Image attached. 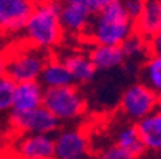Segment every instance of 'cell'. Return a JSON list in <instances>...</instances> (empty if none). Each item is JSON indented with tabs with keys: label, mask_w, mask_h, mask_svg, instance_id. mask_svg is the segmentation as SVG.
<instances>
[{
	"label": "cell",
	"mask_w": 161,
	"mask_h": 159,
	"mask_svg": "<svg viewBox=\"0 0 161 159\" xmlns=\"http://www.w3.org/2000/svg\"><path fill=\"white\" fill-rule=\"evenodd\" d=\"M65 36L59 0H36L33 12L22 32V40L43 52L52 53L62 45Z\"/></svg>",
	"instance_id": "1"
},
{
	"label": "cell",
	"mask_w": 161,
	"mask_h": 159,
	"mask_svg": "<svg viewBox=\"0 0 161 159\" xmlns=\"http://www.w3.org/2000/svg\"><path fill=\"white\" fill-rule=\"evenodd\" d=\"M132 33H135L134 20L127 14L119 0H115L92 17L80 39L91 46H121Z\"/></svg>",
	"instance_id": "2"
},
{
	"label": "cell",
	"mask_w": 161,
	"mask_h": 159,
	"mask_svg": "<svg viewBox=\"0 0 161 159\" xmlns=\"http://www.w3.org/2000/svg\"><path fill=\"white\" fill-rule=\"evenodd\" d=\"M4 55L6 76L10 77L14 83H20L39 80L45 65L52 53L43 52L22 40V43L9 47Z\"/></svg>",
	"instance_id": "3"
},
{
	"label": "cell",
	"mask_w": 161,
	"mask_h": 159,
	"mask_svg": "<svg viewBox=\"0 0 161 159\" xmlns=\"http://www.w3.org/2000/svg\"><path fill=\"white\" fill-rule=\"evenodd\" d=\"M43 106L62 125L78 122L88 110L86 98L78 85L46 89Z\"/></svg>",
	"instance_id": "4"
},
{
	"label": "cell",
	"mask_w": 161,
	"mask_h": 159,
	"mask_svg": "<svg viewBox=\"0 0 161 159\" xmlns=\"http://www.w3.org/2000/svg\"><path fill=\"white\" fill-rule=\"evenodd\" d=\"M161 105L158 95L142 82L131 83L121 93L118 108L121 115L130 122H140Z\"/></svg>",
	"instance_id": "5"
},
{
	"label": "cell",
	"mask_w": 161,
	"mask_h": 159,
	"mask_svg": "<svg viewBox=\"0 0 161 159\" xmlns=\"http://www.w3.org/2000/svg\"><path fill=\"white\" fill-rule=\"evenodd\" d=\"M9 123L17 135H55L62 126L45 106L26 113H10Z\"/></svg>",
	"instance_id": "6"
},
{
	"label": "cell",
	"mask_w": 161,
	"mask_h": 159,
	"mask_svg": "<svg viewBox=\"0 0 161 159\" xmlns=\"http://www.w3.org/2000/svg\"><path fill=\"white\" fill-rule=\"evenodd\" d=\"M55 158L56 159H84L91 155V140L82 128L65 126L53 135Z\"/></svg>",
	"instance_id": "7"
},
{
	"label": "cell",
	"mask_w": 161,
	"mask_h": 159,
	"mask_svg": "<svg viewBox=\"0 0 161 159\" xmlns=\"http://www.w3.org/2000/svg\"><path fill=\"white\" fill-rule=\"evenodd\" d=\"M35 3V0H0V34H22Z\"/></svg>",
	"instance_id": "8"
},
{
	"label": "cell",
	"mask_w": 161,
	"mask_h": 159,
	"mask_svg": "<svg viewBox=\"0 0 161 159\" xmlns=\"http://www.w3.org/2000/svg\"><path fill=\"white\" fill-rule=\"evenodd\" d=\"M12 152L14 159H56L53 135H19Z\"/></svg>",
	"instance_id": "9"
},
{
	"label": "cell",
	"mask_w": 161,
	"mask_h": 159,
	"mask_svg": "<svg viewBox=\"0 0 161 159\" xmlns=\"http://www.w3.org/2000/svg\"><path fill=\"white\" fill-rule=\"evenodd\" d=\"M60 3V20L64 24L66 36H75L78 39L84 36L94 14L82 4L72 0H59Z\"/></svg>",
	"instance_id": "10"
},
{
	"label": "cell",
	"mask_w": 161,
	"mask_h": 159,
	"mask_svg": "<svg viewBox=\"0 0 161 159\" xmlns=\"http://www.w3.org/2000/svg\"><path fill=\"white\" fill-rule=\"evenodd\" d=\"M45 87L39 80L16 83L12 100V109L9 113H26L43 106Z\"/></svg>",
	"instance_id": "11"
},
{
	"label": "cell",
	"mask_w": 161,
	"mask_h": 159,
	"mask_svg": "<svg viewBox=\"0 0 161 159\" xmlns=\"http://www.w3.org/2000/svg\"><path fill=\"white\" fill-rule=\"evenodd\" d=\"M59 57L66 65L69 73L72 75L74 83L78 86L89 85L97 76L98 70L88 53L79 52V50H70Z\"/></svg>",
	"instance_id": "12"
},
{
	"label": "cell",
	"mask_w": 161,
	"mask_h": 159,
	"mask_svg": "<svg viewBox=\"0 0 161 159\" xmlns=\"http://www.w3.org/2000/svg\"><path fill=\"white\" fill-rule=\"evenodd\" d=\"M135 125L145 149L154 153H161V105Z\"/></svg>",
	"instance_id": "13"
},
{
	"label": "cell",
	"mask_w": 161,
	"mask_h": 159,
	"mask_svg": "<svg viewBox=\"0 0 161 159\" xmlns=\"http://www.w3.org/2000/svg\"><path fill=\"white\" fill-rule=\"evenodd\" d=\"M92 63L98 72H111L121 67L125 60L124 50L121 46H105V45H94L88 52Z\"/></svg>",
	"instance_id": "14"
},
{
	"label": "cell",
	"mask_w": 161,
	"mask_h": 159,
	"mask_svg": "<svg viewBox=\"0 0 161 159\" xmlns=\"http://www.w3.org/2000/svg\"><path fill=\"white\" fill-rule=\"evenodd\" d=\"M39 82L43 85L45 89H53V87H64L69 85H75L72 75L69 73L66 65L59 56H55L53 53L47 59L43 67V72L40 75Z\"/></svg>",
	"instance_id": "15"
},
{
	"label": "cell",
	"mask_w": 161,
	"mask_h": 159,
	"mask_svg": "<svg viewBox=\"0 0 161 159\" xmlns=\"http://www.w3.org/2000/svg\"><path fill=\"white\" fill-rule=\"evenodd\" d=\"M135 33L150 39L161 32V0H145V6L134 22Z\"/></svg>",
	"instance_id": "16"
},
{
	"label": "cell",
	"mask_w": 161,
	"mask_h": 159,
	"mask_svg": "<svg viewBox=\"0 0 161 159\" xmlns=\"http://www.w3.org/2000/svg\"><path fill=\"white\" fill-rule=\"evenodd\" d=\"M112 139H114V142H112L114 145L128 151L130 153L138 156V158H141V156L147 152L145 145L142 143L141 136H140V133H138L137 125H135L134 122L127 120L125 123L119 125L117 129L114 130V138H112Z\"/></svg>",
	"instance_id": "17"
},
{
	"label": "cell",
	"mask_w": 161,
	"mask_h": 159,
	"mask_svg": "<svg viewBox=\"0 0 161 159\" xmlns=\"http://www.w3.org/2000/svg\"><path fill=\"white\" fill-rule=\"evenodd\" d=\"M140 82L154 90L161 99V57L148 56L138 70Z\"/></svg>",
	"instance_id": "18"
},
{
	"label": "cell",
	"mask_w": 161,
	"mask_h": 159,
	"mask_svg": "<svg viewBox=\"0 0 161 159\" xmlns=\"http://www.w3.org/2000/svg\"><path fill=\"white\" fill-rule=\"evenodd\" d=\"M122 50L125 55V60L127 62H135V60H141L144 63L145 59L150 56L148 53V45H147V39L141 37L140 34L132 33L124 43L121 45Z\"/></svg>",
	"instance_id": "19"
},
{
	"label": "cell",
	"mask_w": 161,
	"mask_h": 159,
	"mask_svg": "<svg viewBox=\"0 0 161 159\" xmlns=\"http://www.w3.org/2000/svg\"><path fill=\"white\" fill-rule=\"evenodd\" d=\"M16 83L7 76L0 77V115L10 112Z\"/></svg>",
	"instance_id": "20"
},
{
	"label": "cell",
	"mask_w": 161,
	"mask_h": 159,
	"mask_svg": "<svg viewBox=\"0 0 161 159\" xmlns=\"http://www.w3.org/2000/svg\"><path fill=\"white\" fill-rule=\"evenodd\" d=\"M94 159H140V158L132 155V153H130L128 151L119 148V146L111 143V145L102 148V149L94 156Z\"/></svg>",
	"instance_id": "21"
},
{
	"label": "cell",
	"mask_w": 161,
	"mask_h": 159,
	"mask_svg": "<svg viewBox=\"0 0 161 159\" xmlns=\"http://www.w3.org/2000/svg\"><path fill=\"white\" fill-rule=\"evenodd\" d=\"M119 2L124 7V10L127 12V14L134 22L138 19V16L141 14V12L145 6V0H119Z\"/></svg>",
	"instance_id": "22"
},
{
	"label": "cell",
	"mask_w": 161,
	"mask_h": 159,
	"mask_svg": "<svg viewBox=\"0 0 161 159\" xmlns=\"http://www.w3.org/2000/svg\"><path fill=\"white\" fill-rule=\"evenodd\" d=\"M72 2H76V3L82 4L85 9H88L91 13L95 16V14L99 13L104 7H107L108 4L115 2V0H72Z\"/></svg>",
	"instance_id": "23"
},
{
	"label": "cell",
	"mask_w": 161,
	"mask_h": 159,
	"mask_svg": "<svg viewBox=\"0 0 161 159\" xmlns=\"http://www.w3.org/2000/svg\"><path fill=\"white\" fill-rule=\"evenodd\" d=\"M147 45H148V53H150V56L161 57V32H158L157 34L150 37V39L147 40Z\"/></svg>",
	"instance_id": "24"
},
{
	"label": "cell",
	"mask_w": 161,
	"mask_h": 159,
	"mask_svg": "<svg viewBox=\"0 0 161 159\" xmlns=\"http://www.w3.org/2000/svg\"><path fill=\"white\" fill-rule=\"evenodd\" d=\"M6 76V55L0 52V77Z\"/></svg>",
	"instance_id": "25"
},
{
	"label": "cell",
	"mask_w": 161,
	"mask_h": 159,
	"mask_svg": "<svg viewBox=\"0 0 161 159\" xmlns=\"http://www.w3.org/2000/svg\"><path fill=\"white\" fill-rule=\"evenodd\" d=\"M158 159H161V153H160V156H158Z\"/></svg>",
	"instance_id": "26"
},
{
	"label": "cell",
	"mask_w": 161,
	"mask_h": 159,
	"mask_svg": "<svg viewBox=\"0 0 161 159\" xmlns=\"http://www.w3.org/2000/svg\"><path fill=\"white\" fill-rule=\"evenodd\" d=\"M84 159H89V158H84Z\"/></svg>",
	"instance_id": "27"
},
{
	"label": "cell",
	"mask_w": 161,
	"mask_h": 159,
	"mask_svg": "<svg viewBox=\"0 0 161 159\" xmlns=\"http://www.w3.org/2000/svg\"><path fill=\"white\" fill-rule=\"evenodd\" d=\"M35 2H36V0H35Z\"/></svg>",
	"instance_id": "28"
}]
</instances>
